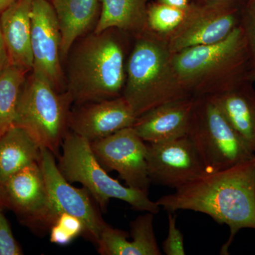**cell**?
I'll use <instances>...</instances> for the list:
<instances>
[{
	"instance_id": "cell-1",
	"label": "cell",
	"mask_w": 255,
	"mask_h": 255,
	"mask_svg": "<svg viewBox=\"0 0 255 255\" xmlns=\"http://www.w3.org/2000/svg\"><path fill=\"white\" fill-rule=\"evenodd\" d=\"M167 212L187 210L202 213L230 228L221 255H228L237 233L255 230V158L230 168L208 172L156 201Z\"/></svg>"
},
{
	"instance_id": "cell-2",
	"label": "cell",
	"mask_w": 255,
	"mask_h": 255,
	"mask_svg": "<svg viewBox=\"0 0 255 255\" xmlns=\"http://www.w3.org/2000/svg\"><path fill=\"white\" fill-rule=\"evenodd\" d=\"M130 37L133 36L109 28L90 32L74 43L64 68L65 92L73 105L122 96Z\"/></svg>"
},
{
	"instance_id": "cell-3",
	"label": "cell",
	"mask_w": 255,
	"mask_h": 255,
	"mask_svg": "<svg viewBox=\"0 0 255 255\" xmlns=\"http://www.w3.org/2000/svg\"><path fill=\"white\" fill-rule=\"evenodd\" d=\"M174 70L193 97L219 95L246 81L251 57L241 25L225 39L172 53Z\"/></svg>"
},
{
	"instance_id": "cell-4",
	"label": "cell",
	"mask_w": 255,
	"mask_h": 255,
	"mask_svg": "<svg viewBox=\"0 0 255 255\" xmlns=\"http://www.w3.org/2000/svg\"><path fill=\"white\" fill-rule=\"evenodd\" d=\"M122 96L137 118L159 105L193 97L178 78L167 43L145 31L133 37Z\"/></svg>"
},
{
	"instance_id": "cell-5",
	"label": "cell",
	"mask_w": 255,
	"mask_h": 255,
	"mask_svg": "<svg viewBox=\"0 0 255 255\" xmlns=\"http://www.w3.org/2000/svg\"><path fill=\"white\" fill-rule=\"evenodd\" d=\"M58 156V169L69 182L81 184L102 210L110 199L124 201L137 211L159 213L160 207L148 194L124 186L109 175L92 150L90 142L68 130Z\"/></svg>"
},
{
	"instance_id": "cell-6",
	"label": "cell",
	"mask_w": 255,
	"mask_h": 255,
	"mask_svg": "<svg viewBox=\"0 0 255 255\" xmlns=\"http://www.w3.org/2000/svg\"><path fill=\"white\" fill-rule=\"evenodd\" d=\"M73 105L66 92L57 91L30 72L18 99L14 125L25 129L41 147L59 156Z\"/></svg>"
},
{
	"instance_id": "cell-7",
	"label": "cell",
	"mask_w": 255,
	"mask_h": 255,
	"mask_svg": "<svg viewBox=\"0 0 255 255\" xmlns=\"http://www.w3.org/2000/svg\"><path fill=\"white\" fill-rule=\"evenodd\" d=\"M187 136L208 172L255 158V154L229 124L211 97H195Z\"/></svg>"
},
{
	"instance_id": "cell-8",
	"label": "cell",
	"mask_w": 255,
	"mask_h": 255,
	"mask_svg": "<svg viewBox=\"0 0 255 255\" xmlns=\"http://www.w3.org/2000/svg\"><path fill=\"white\" fill-rule=\"evenodd\" d=\"M3 209L11 210L20 223L34 231L50 230L60 216L50 201L39 162L0 183Z\"/></svg>"
},
{
	"instance_id": "cell-9",
	"label": "cell",
	"mask_w": 255,
	"mask_h": 255,
	"mask_svg": "<svg viewBox=\"0 0 255 255\" xmlns=\"http://www.w3.org/2000/svg\"><path fill=\"white\" fill-rule=\"evenodd\" d=\"M90 145L96 158L107 172L116 171L128 187L148 194L151 182L147 173V143L132 127Z\"/></svg>"
},
{
	"instance_id": "cell-10",
	"label": "cell",
	"mask_w": 255,
	"mask_h": 255,
	"mask_svg": "<svg viewBox=\"0 0 255 255\" xmlns=\"http://www.w3.org/2000/svg\"><path fill=\"white\" fill-rule=\"evenodd\" d=\"M61 36L53 5L33 0L31 8L32 73L57 91L65 92V72L60 52Z\"/></svg>"
},
{
	"instance_id": "cell-11",
	"label": "cell",
	"mask_w": 255,
	"mask_h": 255,
	"mask_svg": "<svg viewBox=\"0 0 255 255\" xmlns=\"http://www.w3.org/2000/svg\"><path fill=\"white\" fill-rule=\"evenodd\" d=\"M50 201L59 214L66 213L81 220L85 226L84 236L97 245L107 223L104 221L91 194L85 189L72 186L55 162V155L42 147L39 160Z\"/></svg>"
},
{
	"instance_id": "cell-12",
	"label": "cell",
	"mask_w": 255,
	"mask_h": 255,
	"mask_svg": "<svg viewBox=\"0 0 255 255\" xmlns=\"http://www.w3.org/2000/svg\"><path fill=\"white\" fill-rule=\"evenodd\" d=\"M147 173L151 183L174 189L208 173L195 146L186 135L147 143Z\"/></svg>"
},
{
	"instance_id": "cell-13",
	"label": "cell",
	"mask_w": 255,
	"mask_h": 255,
	"mask_svg": "<svg viewBox=\"0 0 255 255\" xmlns=\"http://www.w3.org/2000/svg\"><path fill=\"white\" fill-rule=\"evenodd\" d=\"M137 117L123 96L75 105L69 116V130L90 142L132 127Z\"/></svg>"
},
{
	"instance_id": "cell-14",
	"label": "cell",
	"mask_w": 255,
	"mask_h": 255,
	"mask_svg": "<svg viewBox=\"0 0 255 255\" xmlns=\"http://www.w3.org/2000/svg\"><path fill=\"white\" fill-rule=\"evenodd\" d=\"M197 3V2H196ZM241 9L225 4L197 3L186 28L167 43L172 53L223 41L241 23Z\"/></svg>"
},
{
	"instance_id": "cell-15",
	"label": "cell",
	"mask_w": 255,
	"mask_h": 255,
	"mask_svg": "<svg viewBox=\"0 0 255 255\" xmlns=\"http://www.w3.org/2000/svg\"><path fill=\"white\" fill-rule=\"evenodd\" d=\"M195 100V97H190L159 105L137 117L132 128L147 143L186 136Z\"/></svg>"
},
{
	"instance_id": "cell-16",
	"label": "cell",
	"mask_w": 255,
	"mask_h": 255,
	"mask_svg": "<svg viewBox=\"0 0 255 255\" xmlns=\"http://www.w3.org/2000/svg\"><path fill=\"white\" fill-rule=\"evenodd\" d=\"M33 0H15L0 13V29L10 65L28 73L33 69L31 8Z\"/></svg>"
},
{
	"instance_id": "cell-17",
	"label": "cell",
	"mask_w": 255,
	"mask_h": 255,
	"mask_svg": "<svg viewBox=\"0 0 255 255\" xmlns=\"http://www.w3.org/2000/svg\"><path fill=\"white\" fill-rule=\"evenodd\" d=\"M59 25L63 61L78 39L93 31L100 17L101 0H52Z\"/></svg>"
},
{
	"instance_id": "cell-18",
	"label": "cell",
	"mask_w": 255,
	"mask_h": 255,
	"mask_svg": "<svg viewBox=\"0 0 255 255\" xmlns=\"http://www.w3.org/2000/svg\"><path fill=\"white\" fill-rule=\"evenodd\" d=\"M211 97L255 154V90L253 82L246 80L232 90Z\"/></svg>"
},
{
	"instance_id": "cell-19",
	"label": "cell",
	"mask_w": 255,
	"mask_h": 255,
	"mask_svg": "<svg viewBox=\"0 0 255 255\" xmlns=\"http://www.w3.org/2000/svg\"><path fill=\"white\" fill-rule=\"evenodd\" d=\"M42 147L25 129L13 125L0 136V182L41 159Z\"/></svg>"
},
{
	"instance_id": "cell-20",
	"label": "cell",
	"mask_w": 255,
	"mask_h": 255,
	"mask_svg": "<svg viewBox=\"0 0 255 255\" xmlns=\"http://www.w3.org/2000/svg\"><path fill=\"white\" fill-rule=\"evenodd\" d=\"M149 0H101L100 17L94 31L117 28L135 36L144 31Z\"/></svg>"
},
{
	"instance_id": "cell-21",
	"label": "cell",
	"mask_w": 255,
	"mask_h": 255,
	"mask_svg": "<svg viewBox=\"0 0 255 255\" xmlns=\"http://www.w3.org/2000/svg\"><path fill=\"white\" fill-rule=\"evenodd\" d=\"M196 6V2H191L187 8L174 7L157 1L150 3L144 31L167 44L189 24Z\"/></svg>"
},
{
	"instance_id": "cell-22",
	"label": "cell",
	"mask_w": 255,
	"mask_h": 255,
	"mask_svg": "<svg viewBox=\"0 0 255 255\" xmlns=\"http://www.w3.org/2000/svg\"><path fill=\"white\" fill-rule=\"evenodd\" d=\"M28 73L10 65L0 73V136L14 125L18 99Z\"/></svg>"
},
{
	"instance_id": "cell-23",
	"label": "cell",
	"mask_w": 255,
	"mask_h": 255,
	"mask_svg": "<svg viewBox=\"0 0 255 255\" xmlns=\"http://www.w3.org/2000/svg\"><path fill=\"white\" fill-rule=\"evenodd\" d=\"M152 213L146 212L130 223V237L126 255H161L154 231Z\"/></svg>"
},
{
	"instance_id": "cell-24",
	"label": "cell",
	"mask_w": 255,
	"mask_h": 255,
	"mask_svg": "<svg viewBox=\"0 0 255 255\" xmlns=\"http://www.w3.org/2000/svg\"><path fill=\"white\" fill-rule=\"evenodd\" d=\"M251 57L252 68H255V0H248L241 9V23Z\"/></svg>"
},
{
	"instance_id": "cell-25",
	"label": "cell",
	"mask_w": 255,
	"mask_h": 255,
	"mask_svg": "<svg viewBox=\"0 0 255 255\" xmlns=\"http://www.w3.org/2000/svg\"><path fill=\"white\" fill-rule=\"evenodd\" d=\"M163 253L167 255H184V236L177 226V216L169 212L168 235L162 242Z\"/></svg>"
},
{
	"instance_id": "cell-26",
	"label": "cell",
	"mask_w": 255,
	"mask_h": 255,
	"mask_svg": "<svg viewBox=\"0 0 255 255\" xmlns=\"http://www.w3.org/2000/svg\"><path fill=\"white\" fill-rule=\"evenodd\" d=\"M23 251L14 236L7 219L0 210V255H21Z\"/></svg>"
},
{
	"instance_id": "cell-27",
	"label": "cell",
	"mask_w": 255,
	"mask_h": 255,
	"mask_svg": "<svg viewBox=\"0 0 255 255\" xmlns=\"http://www.w3.org/2000/svg\"><path fill=\"white\" fill-rule=\"evenodd\" d=\"M55 223L59 226L73 240L85 234L83 223L81 220L73 215L61 213Z\"/></svg>"
},
{
	"instance_id": "cell-28",
	"label": "cell",
	"mask_w": 255,
	"mask_h": 255,
	"mask_svg": "<svg viewBox=\"0 0 255 255\" xmlns=\"http://www.w3.org/2000/svg\"><path fill=\"white\" fill-rule=\"evenodd\" d=\"M50 241L52 243L60 246H68L73 241V238L69 236L59 226L55 223L50 228Z\"/></svg>"
},
{
	"instance_id": "cell-29",
	"label": "cell",
	"mask_w": 255,
	"mask_h": 255,
	"mask_svg": "<svg viewBox=\"0 0 255 255\" xmlns=\"http://www.w3.org/2000/svg\"><path fill=\"white\" fill-rule=\"evenodd\" d=\"M248 0H199L197 3L201 4H218L228 5L233 7L242 9L248 2Z\"/></svg>"
},
{
	"instance_id": "cell-30",
	"label": "cell",
	"mask_w": 255,
	"mask_h": 255,
	"mask_svg": "<svg viewBox=\"0 0 255 255\" xmlns=\"http://www.w3.org/2000/svg\"><path fill=\"white\" fill-rule=\"evenodd\" d=\"M9 65V58H8L7 53H6L4 41L1 36V29H0V73Z\"/></svg>"
},
{
	"instance_id": "cell-31",
	"label": "cell",
	"mask_w": 255,
	"mask_h": 255,
	"mask_svg": "<svg viewBox=\"0 0 255 255\" xmlns=\"http://www.w3.org/2000/svg\"><path fill=\"white\" fill-rule=\"evenodd\" d=\"M157 2L178 8H187L191 4V0H157Z\"/></svg>"
},
{
	"instance_id": "cell-32",
	"label": "cell",
	"mask_w": 255,
	"mask_h": 255,
	"mask_svg": "<svg viewBox=\"0 0 255 255\" xmlns=\"http://www.w3.org/2000/svg\"><path fill=\"white\" fill-rule=\"evenodd\" d=\"M15 0H0V13L2 12L10 4H12Z\"/></svg>"
},
{
	"instance_id": "cell-33",
	"label": "cell",
	"mask_w": 255,
	"mask_h": 255,
	"mask_svg": "<svg viewBox=\"0 0 255 255\" xmlns=\"http://www.w3.org/2000/svg\"><path fill=\"white\" fill-rule=\"evenodd\" d=\"M247 80L253 82V83L255 82V68H252L250 70L249 73L248 74V76H247Z\"/></svg>"
},
{
	"instance_id": "cell-34",
	"label": "cell",
	"mask_w": 255,
	"mask_h": 255,
	"mask_svg": "<svg viewBox=\"0 0 255 255\" xmlns=\"http://www.w3.org/2000/svg\"><path fill=\"white\" fill-rule=\"evenodd\" d=\"M1 183V182H0ZM4 209H3V207H2V205H1V199H0V210H3Z\"/></svg>"
},
{
	"instance_id": "cell-35",
	"label": "cell",
	"mask_w": 255,
	"mask_h": 255,
	"mask_svg": "<svg viewBox=\"0 0 255 255\" xmlns=\"http://www.w3.org/2000/svg\"><path fill=\"white\" fill-rule=\"evenodd\" d=\"M48 1H52V0H48Z\"/></svg>"
}]
</instances>
